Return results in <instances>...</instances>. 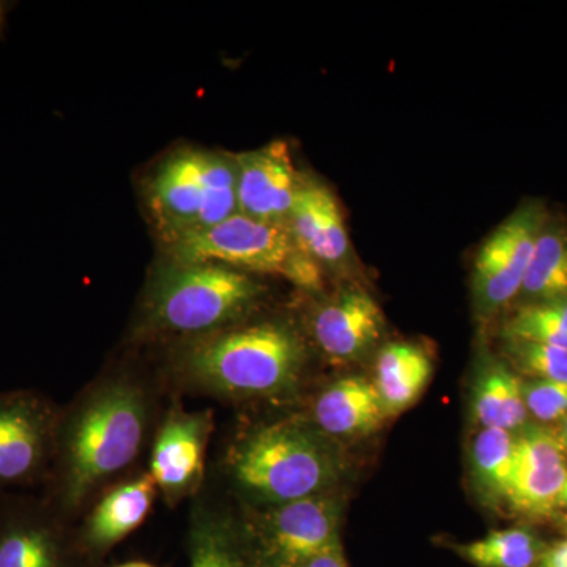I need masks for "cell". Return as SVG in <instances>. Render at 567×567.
<instances>
[{
  "mask_svg": "<svg viewBox=\"0 0 567 567\" xmlns=\"http://www.w3.org/2000/svg\"><path fill=\"white\" fill-rule=\"evenodd\" d=\"M153 417L155 395L141 377L111 372L85 388L59 415L51 505L69 520L92 505L141 456Z\"/></svg>",
  "mask_w": 567,
  "mask_h": 567,
  "instance_id": "6da1fadb",
  "label": "cell"
},
{
  "mask_svg": "<svg viewBox=\"0 0 567 567\" xmlns=\"http://www.w3.org/2000/svg\"><path fill=\"white\" fill-rule=\"evenodd\" d=\"M306 363V347L290 324L230 327L183 342L174 375L183 385L229 399L292 393Z\"/></svg>",
  "mask_w": 567,
  "mask_h": 567,
  "instance_id": "7a4b0ae2",
  "label": "cell"
},
{
  "mask_svg": "<svg viewBox=\"0 0 567 567\" xmlns=\"http://www.w3.org/2000/svg\"><path fill=\"white\" fill-rule=\"evenodd\" d=\"M226 465L235 487L268 507L328 494L341 473L330 436L300 420L278 421L241 436Z\"/></svg>",
  "mask_w": 567,
  "mask_h": 567,
  "instance_id": "3957f363",
  "label": "cell"
},
{
  "mask_svg": "<svg viewBox=\"0 0 567 567\" xmlns=\"http://www.w3.org/2000/svg\"><path fill=\"white\" fill-rule=\"evenodd\" d=\"M260 295V284L244 271L166 259L145 287L141 330L148 336L188 339L216 333L240 320Z\"/></svg>",
  "mask_w": 567,
  "mask_h": 567,
  "instance_id": "277c9868",
  "label": "cell"
},
{
  "mask_svg": "<svg viewBox=\"0 0 567 567\" xmlns=\"http://www.w3.org/2000/svg\"><path fill=\"white\" fill-rule=\"evenodd\" d=\"M147 200L164 245L210 229L238 213L235 159L192 147L171 153L152 174Z\"/></svg>",
  "mask_w": 567,
  "mask_h": 567,
  "instance_id": "5b68a950",
  "label": "cell"
},
{
  "mask_svg": "<svg viewBox=\"0 0 567 567\" xmlns=\"http://www.w3.org/2000/svg\"><path fill=\"white\" fill-rule=\"evenodd\" d=\"M167 260L218 264L244 274L278 275L300 289H322V265L301 248L289 221L230 216L203 233L166 245Z\"/></svg>",
  "mask_w": 567,
  "mask_h": 567,
  "instance_id": "8992f818",
  "label": "cell"
},
{
  "mask_svg": "<svg viewBox=\"0 0 567 567\" xmlns=\"http://www.w3.org/2000/svg\"><path fill=\"white\" fill-rule=\"evenodd\" d=\"M339 524L338 498L322 494L270 506L238 528L252 567H300L341 540Z\"/></svg>",
  "mask_w": 567,
  "mask_h": 567,
  "instance_id": "52a82bcc",
  "label": "cell"
},
{
  "mask_svg": "<svg viewBox=\"0 0 567 567\" xmlns=\"http://www.w3.org/2000/svg\"><path fill=\"white\" fill-rule=\"evenodd\" d=\"M59 415L50 399L33 391L0 394V496L48 483Z\"/></svg>",
  "mask_w": 567,
  "mask_h": 567,
  "instance_id": "ba28073f",
  "label": "cell"
},
{
  "mask_svg": "<svg viewBox=\"0 0 567 567\" xmlns=\"http://www.w3.org/2000/svg\"><path fill=\"white\" fill-rule=\"evenodd\" d=\"M93 566L76 528L47 496H0V567Z\"/></svg>",
  "mask_w": 567,
  "mask_h": 567,
  "instance_id": "9c48e42d",
  "label": "cell"
},
{
  "mask_svg": "<svg viewBox=\"0 0 567 567\" xmlns=\"http://www.w3.org/2000/svg\"><path fill=\"white\" fill-rule=\"evenodd\" d=\"M215 417L210 410L171 405L153 434L151 476L169 505L196 495L203 487Z\"/></svg>",
  "mask_w": 567,
  "mask_h": 567,
  "instance_id": "30bf717a",
  "label": "cell"
},
{
  "mask_svg": "<svg viewBox=\"0 0 567 567\" xmlns=\"http://www.w3.org/2000/svg\"><path fill=\"white\" fill-rule=\"evenodd\" d=\"M546 226L539 205L528 204L506 219L477 254L475 292L483 311H495L520 293L537 237Z\"/></svg>",
  "mask_w": 567,
  "mask_h": 567,
  "instance_id": "8fae6325",
  "label": "cell"
},
{
  "mask_svg": "<svg viewBox=\"0 0 567 567\" xmlns=\"http://www.w3.org/2000/svg\"><path fill=\"white\" fill-rule=\"evenodd\" d=\"M567 447L548 429H532L516 439V466L506 503L525 517L546 518L558 511L567 476Z\"/></svg>",
  "mask_w": 567,
  "mask_h": 567,
  "instance_id": "7c38bea8",
  "label": "cell"
},
{
  "mask_svg": "<svg viewBox=\"0 0 567 567\" xmlns=\"http://www.w3.org/2000/svg\"><path fill=\"white\" fill-rule=\"evenodd\" d=\"M238 213L260 221H289L303 178L295 169L289 145L270 142L235 156Z\"/></svg>",
  "mask_w": 567,
  "mask_h": 567,
  "instance_id": "4fadbf2b",
  "label": "cell"
},
{
  "mask_svg": "<svg viewBox=\"0 0 567 567\" xmlns=\"http://www.w3.org/2000/svg\"><path fill=\"white\" fill-rule=\"evenodd\" d=\"M158 488L151 473L123 480L106 488L76 528L82 550L93 565L136 532L152 513Z\"/></svg>",
  "mask_w": 567,
  "mask_h": 567,
  "instance_id": "5bb4252c",
  "label": "cell"
},
{
  "mask_svg": "<svg viewBox=\"0 0 567 567\" xmlns=\"http://www.w3.org/2000/svg\"><path fill=\"white\" fill-rule=\"evenodd\" d=\"M385 317L371 295L349 289L312 317L311 331L317 346L331 360L354 361L380 341Z\"/></svg>",
  "mask_w": 567,
  "mask_h": 567,
  "instance_id": "9a60e30c",
  "label": "cell"
},
{
  "mask_svg": "<svg viewBox=\"0 0 567 567\" xmlns=\"http://www.w3.org/2000/svg\"><path fill=\"white\" fill-rule=\"evenodd\" d=\"M289 224L301 248L320 265H339L349 256L344 218L327 186L301 181Z\"/></svg>",
  "mask_w": 567,
  "mask_h": 567,
  "instance_id": "2e32d148",
  "label": "cell"
},
{
  "mask_svg": "<svg viewBox=\"0 0 567 567\" xmlns=\"http://www.w3.org/2000/svg\"><path fill=\"white\" fill-rule=\"evenodd\" d=\"M315 425L328 436L372 434L388 417L372 380L344 377L324 388L316 399Z\"/></svg>",
  "mask_w": 567,
  "mask_h": 567,
  "instance_id": "e0dca14e",
  "label": "cell"
},
{
  "mask_svg": "<svg viewBox=\"0 0 567 567\" xmlns=\"http://www.w3.org/2000/svg\"><path fill=\"white\" fill-rule=\"evenodd\" d=\"M431 357L412 342H391L380 350L374 368V385L388 417L405 412L431 382Z\"/></svg>",
  "mask_w": 567,
  "mask_h": 567,
  "instance_id": "ac0fdd59",
  "label": "cell"
},
{
  "mask_svg": "<svg viewBox=\"0 0 567 567\" xmlns=\"http://www.w3.org/2000/svg\"><path fill=\"white\" fill-rule=\"evenodd\" d=\"M188 558L189 567H252L237 522L207 505L194 507Z\"/></svg>",
  "mask_w": 567,
  "mask_h": 567,
  "instance_id": "d6986e66",
  "label": "cell"
},
{
  "mask_svg": "<svg viewBox=\"0 0 567 567\" xmlns=\"http://www.w3.org/2000/svg\"><path fill=\"white\" fill-rule=\"evenodd\" d=\"M528 305L567 300V234L558 226H544L537 237L520 293Z\"/></svg>",
  "mask_w": 567,
  "mask_h": 567,
  "instance_id": "ffe728a7",
  "label": "cell"
},
{
  "mask_svg": "<svg viewBox=\"0 0 567 567\" xmlns=\"http://www.w3.org/2000/svg\"><path fill=\"white\" fill-rule=\"evenodd\" d=\"M473 412L483 427L503 429L513 434L528 415L522 380L505 365H492L477 383Z\"/></svg>",
  "mask_w": 567,
  "mask_h": 567,
  "instance_id": "44dd1931",
  "label": "cell"
},
{
  "mask_svg": "<svg viewBox=\"0 0 567 567\" xmlns=\"http://www.w3.org/2000/svg\"><path fill=\"white\" fill-rule=\"evenodd\" d=\"M546 546L532 529L516 527L495 529L456 550L475 567H536Z\"/></svg>",
  "mask_w": 567,
  "mask_h": 567,
  "instance_id": "7402d4cb",
  "label": "cell"
},
{
  "mask_svg": "<svg viewBox=\"0 0 567 567\" xmlns=\"http://www.w3.org/2000/svg\"><path fill=\"white\" fill-rule=\"evenodd\" d=\"M473 470L480 487L506 502L516 466V439L503 429L483 427L472 447Z\"/></svg>",
  "mask_w": 567,
  "mask_h": 567,
  "instance_id": "603a6c76",
  "label": "cell"
},
{
  "mask_svg": "<svg viewBox=\"0 0 567 567\" xmlns=\"http://www.w3.org/2000/svg\"><path fill=\"white\" fill-rule=\"evenodd\" d=\"M506 338L567 349V300L525 306L507 323Z\"/></svg>",
  "mask_w": 567,
  "mask_h": 567,
  "instance_id": "cb8c5ba5",
  "label": "cell"
},
{
  "mask_svg": "<svg viewBox=\"0 0 567 567\" xmlns=\"http://www.w3.org/2000/svg\"><path fill=\"white\" fill-rule=\"evenodd\" d=\"M509 349L525 374L535 380L567 383V349L528 341H511Z\"/></svg>",
  "mask_w": 567,
  "mask_h": 567,
  "instance_id": "d4e9b609",
  "label": "cell"
},
{
  "mask_svg": "<svg viewBox=\"0 0 567 567\" xmlns=\"http://www.w3.org/2000/svg\"><path fill=\"white\" fill-rule=\"evenodd\" d=\"M525 406L540 423H555L567 416V383L532 380L522 382Z\"/></svg>",
  "mask_w": 567,
  "mask_h": 567,
  "instance_id": "484cf974",
  "label": "cell"
},
{
  "mask_svg": "<svg viewBox=\"0 0 567 567\" xmlns=\"http://www.w3.org/2000/svg\"><path fill=\"white\" fill-rule=\"evenodd\" d=\"M300 567H349V563H347L342 543L339 540L334 546L328 547L322 554L309 559Z\"/></svg>",
  "mask_w": 567,
  "mask_h": 567,
  "instance_id": "4316f807",
  "label": "cell"
},
{
  "mask_svg": "<svg viewBox=\"0 0 567 567\" xmlns=\"http://www.w3.org/2000/svg\"><path fill=\"white\" fill-rule=\"evenodd\" d=\"M536 567H567V535L544 548Z\"/></svg>",
  "mask_w": 567,
  "mask_h": 567,
  "instance_id": "83f0119b",
  "label": "cell"
},
{
  "mask_svg": "<svg viewBox=\"0 0 567 567\" xmlns=\"http://www.w3.org/2000/svg\"><path fill=\"white\" fill-rule=\"evenodd\" d=\"M558 509L567 511V476L565 481V486L561 488V494H559L558 498ZM567 520V518H566Z\"/></svg>",
  "mask_w": 567,
  "mask_h": 567,
  "instance_id": "f1b7e54d",
  "label": "cell"
},
{
  "mask_svg": "<svg viewBox=\"0 0 567 567\" xmlns=\"http://www.w3.org/2000/svg\"><path fill=\"white\" fill-rule=\"evenodd\" d=\"M114 567H156L155 565H151V563L145 561H130L123 563V565L114 566Z\"/></svg>",
  "mask_w": 567,
  "mask_h": 567,
  "instance_id": "f546056e",
  "label": "cell"
},
{
  "mask_svg": "<svg viewBox=\"0 0 567 567\" xmlns=\"http://www.w3.org/2000/svg\"><path fill=\"white\" fill-rule=\"evenodd\" d=\"M559 436H561L563 443L567 447V416L563 420L561 431H559Z\"/></svg>",
  "mask_w": 567,
  "mask_h": 567,
  "instance_id": "4dcf8cb0",
  "label": "cell"
},
{
  "mask_svg": "<svg viewBox=\"0 0 567 567\" xmlns=\"http://www.w3.org/2000/svg\"><path fill=\"white\" fill-rule=\"evenodd\" d=\"M565 529H566V535H567V520H565Z\"/></svg>",
  "mask_w": 567,
  "mask_h": 567,
  "instance_id": "1f68e13d",
  "label": "cell"
}]
</instances>
